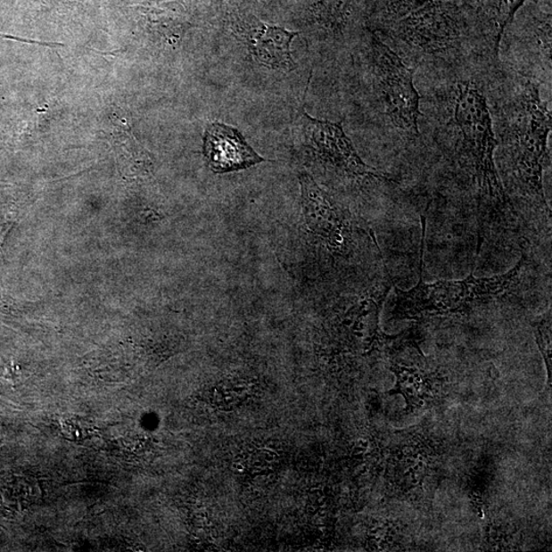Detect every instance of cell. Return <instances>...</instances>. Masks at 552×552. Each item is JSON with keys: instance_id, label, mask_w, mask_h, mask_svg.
Here are the masks:
<instances>
[{"instance_id": "1", "label": "cell", "mask_w": 552, "mask_h": 552, "mask_svg": "<svg viewBox=\"0 0 552 552\" xmlns=\"http://www.w3.org/2000/svg\"><path fill=\"white\" fill-rule=\"evenodd\" d=\"M453 94L450 125L458 134V164L470 174L478 194L480 236L487 222L505 215L513 204L496 169L494 153L498 144L485 95L465 81L457 83Z\"/></svg>"}, {"instance_id": "2", "label": "cell", "mask_w": 552, "mask_h": 552, "mask_svg": "<svg viewBox=\"0 0 552 552\" xmlns=\"http://www.w3.org/2000/svg\"><path fill=\"white\" fill-rule=\"evenodd\" d=\"M551 130V114L537 84L522 78L502 114L500 151L507 176L523 197L550 218L543 191V166Z\"/></svg>"}, {"instance_id": "3", "label": "cell", "mask_w": 552, "mask_h": 552, "mask_svg": "<svg viewBox=\"0 0 552 552\" xmlns=\"http://www.w3.org/2000/svg\"><path fill=\"white\" fill-rule=\"evenodd\" d=\"M427 218L422 216L421 277L415 288L402 291L395 288L394 319H425L432 317H467L482 307L507 298L518 288L526 254L522 255L516 267L502 276L477 278L472 274L464 281H424V256Z\"/></svg>"}, {"instance_id": "4", "label": "cell", "mask_w": 552, "mask_h": 552, "mask_svg": "<svg viewBox=\"0 0 552 552\" xmlns=\"http://www.w3.org/2000/svg\"><path fill=\"white\" fill-rule=\"evenodd\" d=\"M465 31L457 0L430 4L391 22V37L418 58L451 57L463 45Z\"/></svg>"}, {"instance_id": "5", "label": "cell", "mask_w": 552, "mask_h": 552, "mask_svg": "<svg viewBox=\"0 0 552 552\" xmlns=\"http://www.w3.org/2000/svg\"><path fill=\"white\" fill-rule=\"evenodd\" d=\"M374 84L382 111L402 136H419V95L414 70L380 39L372 42Z\"/></svg>"}, {"instance_id": "6", "label": "cell", "mask_w": 552, "mask_h": 552, "mask_svg": "<svg viewBox=\"0 0 552 552\" xmlns=\"http://www.w3.org/2000/svg\"><path fill=\"white\" fill-rule=\"evenodd\" d=\"M307 144L321 162L352 177L392 181L367 165L356 152L342 123L320 121L304 111Z\"/></svg>"}, {"instance_id": "7", "label": "cell", "mask_w": 552, "mask_h": 552, "mask_svg": "<svg viewBox=\"0 0 552 552\" xmlns=\"http://www.w3.org/2000/svg\"><path fill=\"white\" fill-rule=\"evenodd\" d=\"M204 155L211 170L218 174L248 169L265 161L251 148L239 130L222 123L208 126Z\"/></svg>"}, {"instance_id": "8", "label": "cell", "mask_w": 552, "mask_h": 552, "mask_svg": "<svg viewBox=\"0 0 552 552\" xmlns=\"http://www.w3.org/2000/svg\"><path fill=\"white\" fill-rule=\"evenodd\" d=\"M297 35L298 32H290L282 27L262 25L251 37V52L267 67L292 71L296 65L290 46Z\"/></svg>"}, {"instance_id": "9", "label": "cell", "mask_w": 552, "mask_h": 552, "mask_svg": "<svg viewBox=\"0 0 552 552\" xmlns=\"http://www.w3.org/2000/svg\"><path fill=\"white\" fill-rule=\"evenodd\" d=\"M391 372L396 376V386L389 394H400L407 401V410L421 408L433 397L434 376L418 367L391 363Z\"/></svg>"}, {"instance_id": "10", "label": "cell", "mask_w": 552, "mask_h": 552, "mask_svg": "<svg viewBox=\"0 0 552 552\" xmlns=\"http://www.w3.org/2000/svg\"><path fill=\"white\" fill-rule=\"evenodd\" d=\"M525 2L526 0H493L496 24L493 47L496 57L498 55L502 35L506 28L511 24L515 12Z\"/></svg>"}, {"instance_id": "11", "label": "cell", "mask_w": 552, "mask_h": 552, "mask_svg": "<svg viewBox=\"0 0 552 552\" xmlns=\"http://www.w3.org/2000/svg\"><path fill=\"white\" fill-rule=\"evenodd\" d=\"M536 343L543 356L545 366L548 368V383L551 385V316L543 317L533 324Z\"/></svg>"}, {"instance_id": "12", "label": "cell", "mask_w": 552, "mask_h": 552, "mask_svg": "<svg viewBox=\"0 0 552 552\" xmlns=\"http://www.w3.org/2000/svg\"><path fill=\"white\" fill-rule=\"evenodd\" d=\"M437 2H442V0H390L391 22L408 15L411 12L421 9L424 5Z\"/></svg>"}]
</instances>
